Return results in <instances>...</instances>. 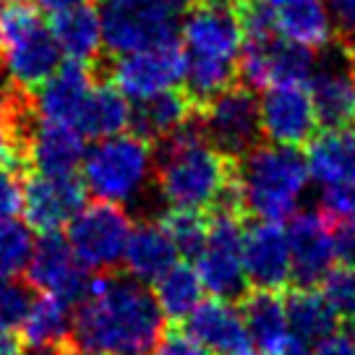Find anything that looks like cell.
I'll list each match as a JSON object with an SVG mask.
<instances>
[{
    "label": "cell",
    "mask_w": 355,
    "mask_h": 355,
    "mask_svg": "<svg viewBox=\"0 0 355 355\" xmlns=\"http://www.w3.org/2000/svg\"><path fill=\"white\" fill-rule=\"evenodd\" d=\"M264 139L282 146H303L319 131L316 107L303 84H282L264 89L259 102Z\"/></svg>",
    "instance_id": "17"
},
{
    "label": "cell",
    "mask_w": 355,
    "mask_h": 355,
    "mask_svg": "<svg viewBox=\"0 0 355 355\" xmlns=\"http://www.w3.org/2000/svg\"><path fill=\"white\" fill-rule=\"evenodd\" d=\"M24 277L37 293H47L76 306L87 295L92 275H87V266L76 259L66 235L42 233L24 269Z\"/></svg>",
    "instance_id": "14"
},
{
    "label": "cell",
    "mask_w": 355,
    "mask_h": 355,
    "mask_svg": "<svg viewBox=\"0 0 355 355\" xmlns=\"http://www.w3.org/2000/svg\"><path fill=\"white\" fill-rule=\"evenodd\" d=\"M277 32L311 50H324L332 42V19L322 0H306L288 8H277Z\"/></svg>",
    "instance_id": "29"
},
{
    "label": "cell",
    "mask_w": 355,
    "mask_h": 355,
    "mask_svg": "<svg viewBox=\"0 0 355 355\" xmlns=\"http://www.w3.org/2000/svg\"><path fill=\"white\" fill-rule=\"evenodd\" d=\"M71 324H73L71 303L40 293L21 324V337L29 350L26 355L53 353L58 345L71 337Z\"/></svg>",
    "instance_id": "27"
},
{
    "label": "cell",
    "mask_w": 355,
    "mask_h": 355,
    "mask_svg": "<svg viewBox=\"0 0 355 355\" xmlns=\"http://www.w3.org/2000/svg\"><path fill=\"white\" fill-rule=\"evenodd\" d=\"M50 355H102V353H97V350H89V347H84V345H78L73 337H68L66 343L58 345Z\"/></svg>",
    "instance_id": "44"
},
{
    "label": "cell",
    "mask_w": 355,
    "mask_h": 355,
    "mask_svg": "<svg viewBox=\"0 0 355 355\" xmlns=\"http://www.w3.org/2000/svg\"><path fill=\"white\" fill-rule=\"evenodd\" d=\"M44 11L55 13V11H66V8H73V6H84V3H94V0H37Z\"/></svg>",
    "instance_id": "45"
},
{
    "label": "cell",
    "mask_w": 355,
    "mask_h": 355,
    "mask_svg": "<svg viewBox=\"0 0 355 355\" xmlns=\"http://www.w3.org/2000/svg\"><path fill=\"white\" fill-rule=\"evenodd\" d=\"M311 355H355V337L345 329L343 332L334 329L311 347Z\"/></svg>",
    "instance_id": "40"
},
{
    "label": "cell",
    "mask_w": 355,
    "mask_h": 355,
    "mask_svg": "<svg viewBox=\"0 0 355 355\" xmlns=\"http://www.w3.org/2000/svg\"><path fill=\"white\" fill-rule=\"evenodd\" d=\"M107 3H121V6H131V8H141V11L183 16L191 8L193 0H107Z\"/></svg>",
    "instance_id": "41"
},
{
    "label": "cell",
    "mask_w": 355,
    "mask_h": 355,
    "mask_svg": "<svg viewBox=\"0 0 355 355\" xmlns=\"http://www.w3.org/2000/svg\"><path fill=\"white\" fill-rule=\"evenodd\" d=\"M196 121L207 141L230 159H241L264 139L256 92L243 84L225 89L207 107L196 110Z\"/></svg>",
    "instance_id": "8"
},
{
    "label": "cell",
    "mask_w": 355,
    "mask_h": 355,
    "mask_svg": "<svg viewBox=\"0 0 355 355\" xmlns=\"http://www.w3.org/2000/svg\"><path fill=\"white\" fill-rule=\"evenodd\" d=\"M0 3H11V0H0Z\"/></svg>",
    "instance_id": "50"
},
{
    "label": "cell",
    "mask_w": 355,
    "mask_h": 355,
    "mask_svg": "<svg viewBox=\"0 0 355 355\" xmlns=\"http://www.w3.org/2000/svg\"><path fill=\"white\" fill-rule=\"evenodd\" d=\"M89 189L78 173L66 175H24V217L37 233H60L84 209Z\"/></svg>",
    "instance_id": "12"
},
{
    "label": "cell",
    "mask_w": 355,
    "mask_h": 355,
    "mask_svg": "<svg viewBox=\"0 0 355 355\" xmlns=\"http://www.w3.org/2000/svg\"><path fill=\"white\" fill-rule=\"evenodd\" d=\"M309 175L324 189L345 183L355 175V125L324 128L309 141Z\"/></svg>",
    "instance_id": "26"
},
{
    "label": "cell",
    "mask_w": 355,
    "mask_h": 355,
    "mask_svg": "<svg viewBox=\"0 0 355 355\" xmlns=\"http://www.w3.org/2000/svg\"><path fill=\"white\" fill-rule=\"evenodd\" d=\"M152 175L162 199L180 209L209 211L235 178V159L207 141L196 115L178 131L152 144Z\"/></svg>",
    "instance_id": "3"
},
{
    "label": "cell",
    "mask_w": 355,
    "mask_h": 355,
    "mask_svg": "<svg viewBox=\"0 0 355 355\" xmlns=\"http://www.w3.org/2000/svg\"><path fill=\"white\" fill-rule=\"evenodd\" d=\"M285 311H288V324L293 340L306 347L324 340L327 334L337 329V313L324 298V293L313 288H295L285 295Z\"/></svg>",
    "instance_id": "28"
},
{
    "label": "cell",
    "mask_w": 355,
    "mask_h": 355,
    "mask_svg": "<svg viewBox=\"0 0 355 355\" xmlns=\"http://www.w3.org/2000/svg\"><path fill=\"white\" fill-rule=\"evenodd\" d=\"M102 16V37H105V53L107 55H125L157 44L175 42L180 34V16L157 11H141L121 3L100 0Z\"/></svg>",
    "instance_id": "16"
},
{
    "label": "cell",
    "mask_w": 355,
    "mask_h": 355,
    "mask_svg": "<svg viewBox=\"0 0 355 355\" xmlns=\"http://www.w3.org/2000/svg\"><path fill=\"white\" fill-rule=\"evenodd\" d=\"M243 269L254 290H285L290 285V243L279 222L254 220L243 230Z\"/></svg>",
    "instance_id": "18"
},
{
    "label": "cell",
    "mask_w": 355,
    "mask_h": 355,
    "mask_svg": "<svg viewBox=\"0 0 355 355\" xmlns=\"http://www.w3.org/2000/svg\"><path fill=\"white\" fill-rule=\"evenodd\" d=\"M324 298L329 300L337 319L343 322L345 332L355 337V266L332 269L322 282Z\"/></svg>",
    "instance_id": "33"
},
{
    "label": "cell",
    "mask_w": 355,
    "mask_h": 355,
    "mask_svg": "<svg viewBox=\"0 0 355 355\" xmlns=\"http://www.w3.org/2000/svg\"><path fill=\"white\" fill-rule=\"evenodd\" d=\"M282 355H311V347H306V345H300V343H293L288 347V353H282Z\"/></svg>",
    "instance_id": "46"
},
{
    "label": "cell",
    "mask_w": 355,
    "mask_h": 355,
    "mask_svg": "<svg viewBox=\"0 0 355 355\" xmlns=\"http://www.w3.org/2000/svg\"><path fill=\"white\" fill-rule=\"evenodd\" d=\"M97 68L76 60H66L37 92V110L47 123H63L76 128L78 112L97 81Z\"/></svg>",
    "instance_id": "19"
},
{
    "label": "cell",
    "mask_w": 355,
    "mask_h": 355,
    "mask_svg": "<svg viewBox=\"0 0 355 355\" xmlns=\"http://www.w3.org/2000/svg\"><path fill=\"white\" fill-rule=\"evenodd\" d=\"M214 3H233V6H235V3H238V0H214Z\"/></svg>",
    "instance_id": "48"
},
{
    "label": "cell",
    "mask_w": 355,
    "mask_h": 355,
    "mask_svg": "<svg viewBox=\"0 0 355 355\" xmlns=\"http://www.w3.org/2000/svg\"><path fill=\"white\" fill-rule=\"evenodd\" d=\"M309 162L298 146L261 144L235 159L243 211L256 220H290L309 186Z\"/></svg>",
    "instance_id": "4"
},
{
    "label": "cell",
    "mask_w": 355,
    "mask_h": 355,
    "mask_svg": "<svg viewBox=\"0 0 355 355\" xmlns=\"http://www.w3.org/2000/svg\"><path fill=\"white\" fill-rule=\"evenodd\" d=\"M209 238L196 259V272L211 298L233 303L251 290L243 269V217L225 211H209Z\"/></svg>",
    "instance_id": "9"
},
{
    "label": "cell",
    "mask_w": 355,
    "mask_h": 355,
    "mask_svg": "<svg viewBox=\"0 0 355 355\" xmlns=\"http://www.w3.org/2000/svg\"><path fill=\"white\" fill-rule=\"evenodd\" d=\"M316 63L319 58L311 47L293 42L282 34L259 42L243 40V50L238 58V81L254 92L282 84H306L313 76Z\"/></svg>",
    "instance_id": "11"
},
{
    "label": "cell",
    "mask_w": 355,
    "mask_h": 355,
    "mask_svg": "<svg viewBox=\"0 0 355 355\" xmlns=\"http://www.w3.org/2000/svg\"><path fill=\"white\" fill-rule=\"evenodd\" d=\"M60 55L55 34L34 3H0V71L8 84L37 94L60 68Z\"/></svg>",
    "instance_id": "5"
},
{
    "label": "cell",
    "mask_w": 355,
    "mask_h": 355,
    "mask_svg": "<svg viewBox=\"0 0 355 355\" xmlns=\"http://www.w3.org/2000/svg\"><path fill=\"white\" fill-rule=\"evenodd\" d=\"M149 355H209L201 345H196L189 334L183 332L178 324H173L170 329H165L162 343L157 345Z\"/></svg>",
    "instance_id": "39"
},
{
    "label": "cell",
    "mask_w": 355,
    "mask_h": 355,
    "mask_svg": "<svg viewBox=\"0 0 355 355\" xmlns=\"http://www.w3.org/2000/svg\"><path fill=\"white\" fill-rule=\"evenodd\" d=\"M201 293H204V285L199 279V272L189 261L173 264L155 282L157 303L165 313V319H170L173 324H180L189 319L191 311L201 303Z\"/></svg>",
    "instance_id": "30"
},
{
    "label": "cell",
    "mask_w": 355,
    "mask_h": 355,
    "mask_svg": "<svg viewBox=\"0 0 355 355\" xmlns=\"http://www.w3.org/2000/svg\"><path fill=\"white\" fill-rule=\"evenodd\" d=\"M322 211L329 220H340V217L355 220V175L350 180H345V183L324 189Z\"/></svg>",
    "instance_id": "35"
},
{
    "label": "cell",
    "mask_w": 355,
    "mask_h": 355,
    "mask_svg": "<svg viewBox=\"0 0 355 355\" xmlns=\"http://www.w3.org/2000/svg\"><path fill=\"white\" fill-rule=\"evenodd\" d=\"M131 102L107 76H97L84 107L78 112L76 131L84 139H110L128 131Z\"/></svg>",
    "instance_id": "24"
},
{
    "label": "cell",
    "mask_w": 355,
    "mask_h": 355,
    "mask_svg": "<svg viewBox=\"0 0 355 355\" xmlns=\"http://www.w3.org/2000/svg\"><path fill=\"white\" fill-rule=\"evenodd\" d=\"M32 290L29 282L0 279V329H21L24 319L37 298Z\"/></svg>",
    "instance_id": "34"
},
{
    "label": "cell",
    "mask_w": 355,
    "mask_h": 355,
    "mask_svg": "<svg viewBox=\"0 0 355 355\" xmlns=\"http://www.w3.org/2000/svg\"><path fill=\"white\" fill-rule=\"evenodd\" d=\"M347 50H350V47H347ZM350 55H353V63H355V47L350 50Z\"/></svg>",
    "instance_id": "49"
},
{
    "label": "cell",
    "mask_w": 355,
    "mask_h": 355,
    "mask_svg": "<svg viewBox=\"0 0 355 355\" xmlns=\"http://www.w3.org/2000/svg\"><path fill=\"white\" fill-rule=\"evenodd\" d=\"M186 73L183 42H165L125 55H107L105 76L121 89L128 100H146L159 92L175 89Z\"/></svg>",
    "instance_id": "10"
},
{
    "label": "cell",
    "mask_w": 355,
    "mask_h": 355,
    "mask_svg": "<svg viewBox=\"0 0 355 355\" xmlns=\"http://www.w3.org/2000/svg\"><path fill=\"white\" fill-rule=\"evenodd\" d=\"M0 170H11V173L24 178L21 162H19V157H16V152H13L11 139H8V133H6V128H3V123H0Z\"/></svg>",
    "instance_id": "42"
},
{
    "label": "cell",
    "mask_w": 355,
    "mask_h": 355,
    "mask_svg": "<svg viewBox=\"0 0 355 355\" xmlns=\"http://www.w3.org/2000/svg\"><path fill=\"white\" fill-rule=\"evenodd\" d=\"M290 282L295 288H316L334 269L332 222L322 209L295 211L288 225Z\"/></svg>",
    "instance_id": "15"
},
{
    "label": "cell",
    "mask_w": 355,
    "mask_h": 355,
    "mask_svg": "<svg viewBox=\"0 0 355 355\" xmlns=\"http://www.w3.org/2000/svg\"><path fill=\"white\" fill-rule=\"evenodd\" d=\"M21 329H0V355H26Z\"/></svg>",
    "instance_id": "43"
},
{
    "label": "cell",
    "mask_w": 355,
    "mask_h": 355,
    "mask_svg": "<svg viewBox=\"0 0 355 355\" xmlns=\"http://www.w3.org/2000/svg\"><path fill=\"white\" fill-rule=\"evenodd\" d=\"M238 6V3H235ZM233 3L193 0L183 13L180 37L186 53L183 92L193 107H207L238 81V58L243 50V26Z\"/></svg>",
    "instance_id": "2"
},
{
    "label": "cell",
    "mask_w": 355,
    "mask_h": 355,
    "mask_svg": "<svg viewBox=\"0 0 355 355\" xmlns=\"http://www.w3.org/2000/svg\"><path fill=\"white\" fill-rule=\"evenodd\" d=\"M241 303V319L254 343L256 353L282 355L295 340L290 334L285 298L275 290H248Z\"/></svg>",
    "instance_id": "20"
},
{
    "label": "cell",
    "mask_w": 355,
    "mask_h": 355,
    "mask_svg": "<svg viewBox=\"0 0 355 355\" xmlns=\"http://www.w3.org/2000/svg\"><path fill=\"white\" fill-rule=\"evenodd\" d=\"M329 222H332L334 259L343 261V266H355V220L340 217Z\"/></svg>",
    "instance_id": "38"
},
{
    "label": "cell",
    "mask_w": 355,
    "mask_h": 355,
    "mask_svg": "<svg viewBox=\"0 0 355 355\" xmlns=\"http://www.w3.org/2000/svg\"><path fill=\"white\" fill-rule=\"evenodd\" d=\"M327 11L345 47H355V0H327Z\"/></svg>",
    "instance_id": "37"
},
{
    "label": "cell",
    "mask_w": 355,
    "mask_h": 355,
    "mask_svg": "<svg viewBox=\"0 0 355 355\" xmlns=\"http://www.w3.org/2000/svg\"><path fill=\"white\" fill-rule=\"evenodd\" d=\"M309 92L319 125L345 128L355 125V63L340 40L324 47V55L309 81Z\"/></svg>",
    "instance_id": "13"
},
{
    "label": "cell",
    "mask_w": 355,
    "mask_h": 355,
    "mask_svg": "<svg viewBox=\"0 0 355 355\" xmlns=\"http://www.w3.org/2000/svg\"><path fill=\"white\" fill-rule=\"evenodd\" d=\"M34 251L29 225L19 220H0V279L24 275Z\"/></svg>",
    "instance_id": "32"
},
{
    "label": "cell",
    "mask_w": 355,
    "mask_h": 355,
    "mask_svg": "<svg viewBox=\"0 0 355 355\" xmlns=\"http://www.w3.org/2000/svg\"><path fill=\"white\" fill-rule=\"evenodd\" d=\"M155 293L128 272H97L76 303L71 337L102 355H149L165 337Z\"/></svg>",
    "instance_id": "1"
},
{
    "label": "cell",
    "mask_w": 355,
    "mask_h": 355,
    "mask_svg": "<svg viewBox=\"0 0 355 355\" xmlns=\"http://www.w3.org/2000/svg\"><path fill=\"white\" fill-rule=\"evenodd\" d=\"M87 155L84 136L73 125L42 121L29 146V173L66 175L76 173V165Z\"/></svg>",
    "instance_id": "23"
},
{
    "label": "cell",
    "mask_w": 355,
    "mask_h": 355,
    "mask_svg": "<svg viewBox=\"0 0 355 355\" xmlns=\"http://www.w3.org/2000/svg\"><path fill=\"white\" fill-rule=\"evenodd\" d=\"M275 8H288V6H295V3H306V0H269Z\"/></svg>",
    "instance_id": "47"
},
{
    "label": "cell",
    "mask_w": 355,
    "mask_h": 355,
    "mask_svg": "<svg viewBox=\"0 0 355 355\" xmlns=\"http://www.w3.org/2000/svg\"><path fill=\"white\" fill-rule=\"evenodd\" d=\"M159 225H162L165 233L170 235V241L175 245L178 256H183L186 261H191V259H199V254L204 251V245H207L211 217H209V211L170 207V209L159 217Z\"/></svg>",
    "instance_id": "31"
},
{
    "label": "cell",
    "mask_w": 355,
    "mask_h": 355,
    "mask_svg": "<svg viewBox=\"0 0 355 355\" xmlns=\"http://www.w3.org/2000/svg\"><path fill=\"white\" fill-rule=\"evenodd\" d=\"M47 24L55 34V42L60 44V53L68 60L100 66V60L105 58V37H102V16L97 0L55 11Z\"/></svg>",
    "instance_id": "21"
},
{
    "label": "cell",
    "mask_w": 355,
    "mask_h": 355,
    "mask_svg": "<svg viewBox=\"0 0 355 355\" xmlns=\"http://www.w3.org/2000/svg\"><path fill=\"white\" fill-rule=\"evenodd\" d=\"M193 115H196V107L186 97V92L183 89H167V92H159L155 97H146V100H139L136 105H131L128 131L149 141V144H157L173 131H178L180 125H186Z\"/></svg>",
    "instance_id": "22"
},
{
    "label": "cell",
    "mask_w": 355,
    "mask_h": 355,
    "mask_svg": "<svg viewBox=\"0 0 355 355\" xmlns=\"http://www.w3.org/2000/svg\"><path fill=\"white\" fill-rule=\"evenodd\" d=\"M125 272L139 282H157L173 264H178V251L165 227L157 222H139L133 225L125 254H123Z\"/></svg>",
    "instance_id": "25"
},
{
    "label": "cell",
    "mask_w": 355,
    "mask_h": 355,
    "mask_svg": "<svg viewBox=\"0 0 355 355\" xmlns=\"http://www.w3.org/2000/svg\"><path fill=\"white\" fill-rule=\"evenodd\" d=\"M21 175L11 170H0V220H11L24 209V186Z\"/></svg>",
    "instance_id": "36"
},
{
    "label": "cell",
    "mask_w": 355,
    "mask_h": 355,
    "mask_svg": "<svg viewBox=\"0 0 355 355\" xmlns=\"http://www.w3.org/2000/svg\"><path fill=\"white\" fill-rule=\"evenodd\" d=\"M155 167V149L149 141L128 133L100 139L84 155L81 178L89 193L107 201H131L144 191Z\"/></svg>",
    "instance_id": "6"
},
{
    "label": "cell",
    "mask_w": 355,
    "mask_h": 355,
    "mask_svg": "<svg viewBox=\"0 0 355 355\" xmlns=\"http://www.w3.org/2000/svg\"><path fill=\"white\" fill-rule=\"evenodd\" d=\"M133 220L118 201L97 199L84 204L66 225V238L87 272H115L131 238Z\"/></svg>",
    "instance_id": "7"
}]
</instances>
